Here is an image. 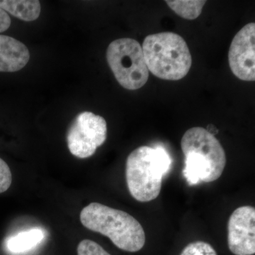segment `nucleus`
I'll list each match as a JSON object with an SVG mask.
<instances>
[{"label": "nucleus", "mask_w": 255, "mask_h": 255, "mask_svg": "<svg viewBox=\"0 0 255 255\" xmlns=\"http://www.w3.org/2000/svg\"><path fill=\"white\" fill-rule=\"evenodd\" d=\"M0 8L25 21L37 19L41 11V3L36 0H0Z\"/></svg>", "instance_id": "9d476101"}, {"label": "nucleus", "mask_w": 255, "mask_h": 255, "mask_svg": "<svg viewBox=\"0 0 255 255\" xmlns=\"http://www.w3.org/2000/svg\"><path fill=\"white\" fill-rule=\"evenodd\" d=\"M107 59L111 70L124 88L135 90L145 85L149 70L140 43L130 38H119L110 43Z\"/></svg>", "instance_id": "39448f33"}, {"label": "nucleus", "mask_w": 255, "mask_h": 255, "mask_svg": "<svg viewBox=\"0 0 255 255\" xmlns=\"http://www.w3.org/2000/svg\"><path fill=\"white\" fill-rule=\"evenodd\" d=\"M107 136V122L103 117L90 112H82L69 128L67 133L69 150L78 158H88L105 143Z\"/></svg>", "instance_id": "423d86ee"}, {"label": "nucleus", "mask_w": 255, "mask_h": 255, "mask_svg": "<svg viewBox=\"0 0 255 255\" xmlns=\"http://www.w3.org/2000/svg\"><path fill=\"white\" fill-rule=\"evenodd\" d=\"M206 130L209 132L210 133L212 134L213 135H216V133L219 132L217 128L213 125V124H209L207 127V128H206Z\"/></svg>", "instance_id": "f3484780"}, {"label": "nucleus", "mask_w": 255, "mask_h": 255, "mask_svg": "<svg viewBox=\"0 0 255 255\" xmlns=\"http://www.w3.org/2000/svg\"><path fill=\"white\" fill-rule=\"evenodd\" d=\"M11 25V18L4 10L0 8V33L6 31Z\"/></svg>", "instance_id": "dca6fc26"}, {"label": "nucleus", "mask_w": 255, "mask_h": 255, "mask_svg": "<svg viewBox=\"0 0 255 255\" xmlns=\"http://www.w3.org/2000/svg\"><path fill=\"white\" fill-rule=\"evenodd\" d=\"M77 251L78 255H112L98 243L91 240H83L80 242Z\"/></svg>", "instance_id": "4468645a"}, {"label": "nucleus", "mask_w": 255, "mask_h": 255, "mask_svg": "<svg viewBox=\"0 0 255 255\" xmlns=\"http://www.w3.org/2000/svg\"><path fill=\"white\" fill-rule=\"evenodd\" d=\"M41 230L33 229L16 235L8 241V248L14 253H22L36 246L43 238Z\"/></svg>", "instance_id": "9b49d317"}, {"label": "nucleus", "mask_w": 255, "mask_h": 255, "mask_svg": "<svg viewBox=\"0 0 255 255\" xmlns=\"http://www.w3.org/2000/svg\"><path fill=\"white\" fill-rule=\"evenodd\" d=\"M29 59V50L23 43L12 37L0 35V72L18 71Z\"/></svg>", "instance_id": "1a4fd4ad"}, {"label": "nucleus", "mask_w": 255, "mask_h": 255, "mask_svg": "<svg viewBox=\"0 0 255 255\" xmlns=\"http://www.w3.org/2000/svg\"><path fill=\"white\" fill-rule=\"evenodd\" d=\"M180 255H218L213 246L204 241L189 243L183 249Z\"/></svg>", "instance_id": "ddd939ff"}, {"label": "nucleus", "mask_w": 255, "mask_h": 255, "mask_svg": "<svg viewBox=\"0 0 255 255\" xmlns=\"http://www.w3.org/2000/svg\"><path fill=\"white\" fill-rule=\"evenodd\" d=\"M172 159L162 146H141L130 152L126 177L130 195L140 202L154 200L160 193L162 178L169 172Z\"/></svg>", "instance_id": "f03ea898"}, {"label": "nucleus", "mask_w": 255, "mask_h": 255, "mask_svg": "<svg viewBox=\"0 0 255 255\" xmlns=\"http://www.w3.org/2000/svg\"><path fill=\"white\" fill-rule=\"evenodd\" d=\"M228 244L236 255L255 253V209L251 206L238 208L228 221Z\"/></svg>", "instance_id": "6e6552de"}, {"label": "nucleus", "mask_w": 255, "mask_h": 255, "mask_svg": "<svg viewBox=\"0 0 255 255\" xmlns=\"http://www.w3.org/2000/svg\"><path fill=\"white\" fill-rule=\"evenodd\" d=\"M181 147L185 157L183 174L189 185L214 182L222 175L226 152L218 139L206 128L189 129L183 135Z\"/></svg>", "instance_id": "f257e3e1"}, {"label": "nucleus", "mask_w": 255, "mask_h": 255, "mask_svg": "<svg viewBox=\"0 0 255 255\" xmlns=\"http://www.w3.org/2000/svg\"><path fill=\"white\" fill-rule=\"evenodd\" d=\"M83 226L107 236L119 249L135 253L145 243V234L140 223L125 211L93 202L80 213Z\"/></svg>", "instance_id": "7ed1b4c3"}, {"label": "nucleus", "mask_w": 255, "mask_h": 255, "mask_svg": "<svg viewBox=\"0 0 255 255\" xmlns=\"http://www.w3.org/2000/svg\"><path fill=\"white\" fill-rule=\"evenodd\" d=\"M12 182V174L8 164L0 158V194L7 191Z\"/></svg>", "instance_id": "2eb2a0df"}, {"label": "nucleus", "mask_w": 255, "mask_h": 255, "mask_svg": "<svg viewBox=\"0 0 255 255\" xmlns=\"http://www.w3.org/2000/svg\"><path fill=\"white\" fill-rule=\"evenodd\" d=\"M206 1H166L176 14L188 20H194L201 14Z\"/></svg>", "instance_id": "f8f14e48"}, {"label": "nucleus", "mask_w": 255, "mask_h": 255, "mask_svg": "<svg viewBox=\"0 0 255 255\" xmlns=\"http://www.w3.org/2000/svg\"><path fill=\"white\" fill-rule=\"evenodd\" d=\"M255 24L246 25L234 37L228 53V61L233 73L243 81L255 80Z\"/></svg>", "instance_id": "0eeeda50"}, {"label": "nucleus", "mask_w": 255, "mask_h": 255, "mask_svg": "<svg viewBox=\"0 0 255 255\" xmlns=\"http://www.w3.org/2000/svg\"><path fill=\"white\" fill-rule=\"evenodd\" d=\"M142 49L147 69L157 78L176 81L184 78L190 70L192 60L189 47L177 33L149 35Z\"/></svg>", "instance_id": "20e7f679"}]
</instances>
